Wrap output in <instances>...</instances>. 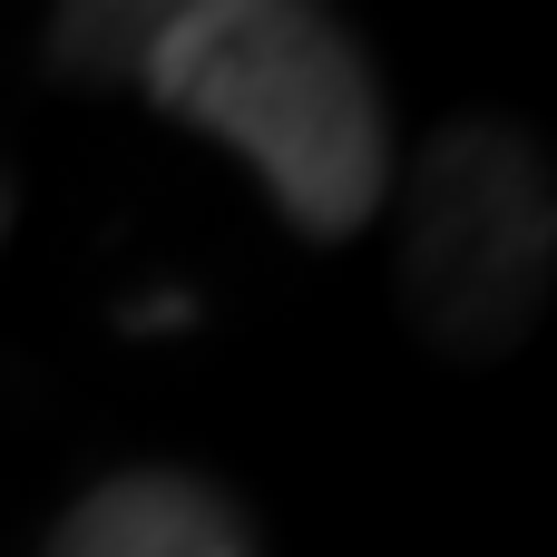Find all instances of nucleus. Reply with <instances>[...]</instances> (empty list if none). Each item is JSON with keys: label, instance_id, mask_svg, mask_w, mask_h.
<instances>
[{"label": "nucleus", "instance_id": "f257e3e1", "mask_svg": "<svg viewBox=\"0 0 557 557\" xmlns=\"http://www.w3.org/2000/svg\"><path fill=\"white\" fill-rule=\"evenodd\" d=\"M166 117L225 137L284 225L304 235H362L392 196V117L362 39L304 0H196L157 20L147 78Z\"/></svg>", "mask_w": 557, "mask_h": 557}, {"label": "nucleus", "instance_id": "f03ea898", "mask_svg": "<svg viewBox=\"0 0 557 557\" xmlns=\"http://www.w3.org/2000/svg\"><path fill=\"white\" fill-rule=\"evenodd\" d=\"M557 196L548 157L509 117H450L411 166V225H401V304L411 323L480 362L509 352L548 294Z\"/></svg>", "mask_w": 557, "mask_h": 557}, {"label": "nucleus", "instance_id": "7ed1b4c3", "mask_svg": "<svg viewBox=\"0 0 557 557\" xmlns=\"http://www.w3.org/2000/svg\"><path fill=\"white\" fill-rule=\"evenodd\" d=\"M49 557H255V529L186 470H127L49 529Z\"/></svg>", "mask_w": 557, "mask_h": 557}, {"label": "nucleus", "instance_id": "20e7f679", "mask_svg": "<svg viewBox=\"0 0 557 557\" xmlns=\"http://www.w3.org/2000/svg\"><path fill=\"white\" fill-rule=\"evenodd\" d=\"M157 20L166 10H59L49 20V59L78 69V78H147V49H157Z\"/></svg>", "mask_w": 557, "mask_h": 557}, {"label": "nucleus", "instance_id": "39448f33", "mask_svg": "<svg viewBox=\"0 0 557 557\" xmlns=\"http://www.w3.org/2000/svg\"><path fill=\"white\" fill-rule=\"evenodd\" d=\"M186 313H196V304H186V294H147V304H137V313H127V323H137V333H176V323H186Z\"/></svg>", "mask_w": 557, "mask_h": 557}, {"label": "nucleus", "instance_id": "423d86ee", "mask_svg": "<svg viewBox=\"0 0 557 557\" xmlns=\"http://www.w3.org/2000/svg\"><path fill=\"white\" fill-rule=\"evenodd\" d=\"M10 206H20V196H10V176H0V235H10Z\"/></svg>", "mask_w": 557, "mask_h": 557}]
</instances>
